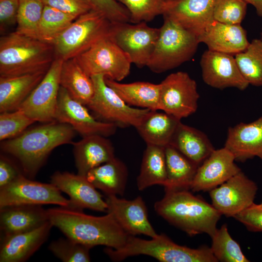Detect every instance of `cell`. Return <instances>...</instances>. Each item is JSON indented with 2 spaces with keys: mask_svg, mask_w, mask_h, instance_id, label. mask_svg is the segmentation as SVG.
<instances>
[{
  "mask_svg": "<svg viewBox=\"0 0 262 262\" xmlns=\"http://www.w3.org/2000/svg\"><path fill=\"white\" fill-rule=\"evenodd\" d=\"M46 72L0 76V112L17 110L41 82Z\"/></svg>",
  "mask_w": 262,
  "mask_h": 262,
  "instance_id": "cell-27",
  "label": "cell"
},
{
  "mask_svg": "<svg viewBox=\"0 0 262 262\" xmlns=\"http://www.w3.org/2000/svg\"><path fill=\"white\" fill-rule=\"evenodd\" d=\"M214 0H167L162 15L198 37L214 20Z\"/></svg>",
  "mask_w": 262,
  "mask_h": 262,
  "instance_id": "cell-19",
  "label": "cell"
},
{
  "mask_svg": "<svg viewBox=\"0 0 262 262\" xmlns=\"http://www.w3.org/2000/svg\"><path fill=\"white\" fill-rule=\"evenodd\" d=\"M104 252L113 261L140 255L153 257L162 262H217L211 247L192 248L179 245L164 233L150 240L129 235L125 244L118 249L107 247Z\"/></svg>",
  "mask_w": 262,
  "mask_h": 262,
  "instance_id": "cell-5",
  "label": "cell"
},
{
  "mask_svg": "<svg viewBox=\"0 0 262 262\" xmlns=\"http://www.w3.org/2000/svg\"><path fill=\"white\" fill-rule=\"evenodd\" d=\"M158 111L150 110L135 129L147 145L166 147L181 120Z\"/></svg>",
  "mask_w": 262,
  "mask_h": 262,
  "instance_id": "cell-30",
  "label": "cell"
},
{
  "mask_svg": "<svg viewBox=\"0 0 262 262\" xmlns=\"http://www.w3.org/2000/svg\"><path fill=\"white\" fill-rule=\"evenodd\" d=\"M93 10L99 12L111 22H129L130 14L116 0H87Z\"/></svg>",
  "mask_w": 262,
  "mask_h": 262,
  "instance_id": "cell-42",
  "label": "cell"
},
{
  "mask_svg": "<svg viewBox=\"0 0 262 262\" xmlns=\"http://www.w3.org/2000/svg\"><path fill=\"white\" fill-rule=\"evenodd\" d=\"M164 191V197L154 205L157 214L190 236L206 233L211 237L214 234L222 215L212 204L189 190Z\"/></svg>",
  "mask_w": 262,
  "mask_h": 262,
  "instance_id": "cell-3",
  "label": "cell"
},
{
  "mask_svg": "<svg viewBox=\"0 0 262 262\" xmlns=\"http://www.w3.org/2000/svg\"><path fill=\"white\" fill-rule=\"evenodd\" d=\"M52 227L49 220L34 229L2 236L0 247V262L26 261L47 240Z\"/></svg>",
  "mask_w": 262,
  "mask_h": 262,
  "instance_id": "cell-22",
  "label": "cell"
},
{
  "mask_svg": "<svg viewBox=\"0 0 262 262\" xmlns=\"http://www.w3.org/2000/svg\"><path fill=\"white\" fill-rule=\"evenodd\" d=\"M224 147L235 161L244 162L257 157L262 160V115L250 123H239L228 129Z\"/></svg>",
  "mask_w": 262,
  "mask_h": 262,
  "instance_id": "cell-21",
  "label": "cell"
},
{
  "mask_svg": "<svg viewBox=\"0 0 262 262\" xmlns=\"http://www.w3.org/2000/svg\"><path fill=\"white\" fill-rule=\"evenodd\" d=\"M160 28L150 27L147 22L134 24L112 22L111 37L139 68L147 66L154 49Z\"/></svg>",
  "mask_w": 262,
  "mask_h": 262,
  "instance_id": "cell-11",
  "label": "cell"
},
{
  "mask_svg": "<svg viewBox=\"0 0 262 262\" xmlns=\"http://www.w3.org/2000/svg\"><path fill=\"white\" fill-rule=\"evenodd\" d=\"M227 148L214 149L198 167L190 187L193 192L210 191L241 171Z\"/></svg>",
  "mask_w": 262,
  "mask_h": 262,
  "instance_id": "cell-18",
  "label": "cell"
},
{
  "mask_svg": "<svg viewBox=\"0 0 262 262\" xmlns=\"http://www.w3.org/2000/svg\"><path fill=\"white\" fill-rule=\"evenodd\" d=\"M104 77L101 74L91 77L94 94L86 106L103 122L113 124L117 128L132 126L135 128L150 110L128 105L106 83Z\"/></svg>",
  "mask_w": 262,
  "mask_h": 262,
  "instance_id": "cell-8",
  "label": "cell"
},
{
  "mask_svg": "<svg viewBox=\"0 0 262 262\" xmlns=\"http://www.w3.org/2000/svg\"><path fill=\"white\" fill-rule=\"evenodd\" d=\"M60 86L75 100L87 106L94 94L93 81L75 58L64 60L60 72Z\"/></svg>",
  "mask_w": 262,
  "mask_h": 262,
  "instance_id": "cell-31",
  "label": "cell"
},
{
  "mask_svg": "<svg viewBox=\"0 0 262 262\" xmlns=\"http://www.w3.org/2000/svg\"><path fill=\"white\" fill-rule=\"evenodd\" d=\"M22 173L16 166L3 155L0 158V188L16 180Z\"/></svg>",
  "mask_w": 262,
  "mask_h": 262,
  "instance_id": "cell-46",
  "label": "cell"
},
{
  "mask_svg": "<svg viewBox=\"0 0 262 262\" xmlns=\"http://www.w3.org/2000/svg\"><path fill=\"white\" fill-rule=\"evenodd\" d=\"M76 18L71 15L45 5L38 29L37 39L52 45Z\"/></svg>",
  "mask_w": 262,
  "mask_h": 262,
  "instance_id": "cell-35",
  "label": "cell"
},
{
  "mask_svg": "<svg viewBox=\"0 0 262 262\" xmlns=\"http://www.w3.org/2000/svg\"><path fill=\"white\" fill-rule=\"evenodd\" d=\"M49 221L47 210L41 205H20L0 208L2 236L34 229Z\"/></svg>",
  "mask_w": 262,
  "mask_h": 262,
  "instance_id": "cell-24",
  "label": "cell"
},
{
  "mask_svg": "<svg viewBox=\"0 0 262 262\" xmlns=\"http://www.w3.org/2000/svg\"><path fill=\"white\" fill-rule=\"evenodd\" d=\"M112 22L95 10L77 18L53 43L56 57L71 59L111 35Z\"/></svg>",
  "mask_w": 262,
  "mask_h": 262,
  "instance_id": "cell-7",
  "label": "cell"
},
{
  "mask_svg": "<svg viewBox=\"0 0 262 262\" xmlns=\"http://www.w3.org/2000/svg\"><path fill=\"white\" fill-rule=\"evenodd\" d=\"M256 183L242 171L209 191L212 205L221 215L234 217L254 202Z\"/></svg>",
  "mask_w": 262,
  "mask_h": 262,
  "instance_id": "cell-14",
  "label": "cell"
},
{
  "mask_svg": "<svg viewBox=\"0 0 262 262\" xmlns=\"http://www.w3.org/2000/svg\"><path fill=\"white\" fill-rule=\"evenodd\" d=\"M53 45L16 31L0 38V76L48 70L55 59Z\"/></svg>",
  "mask_w": 262,
  "mask_h": 262,
  "instance_id": "cell-4",
  "label": "cell"
},
{
  "mask_svg": "<svg viewBox=\"0 0 262 262\" xmlns=\"http://www.w3.org/2000/svg\"><path fill=\"white\" fill-rule=\"evenodd\" d=\"M199 43L195 34L164 17V23L147 66L156 73L174 69L190 60Z\"/></svg>",
  "mask_w": 262,
  "mask_h": 262,
  "instance_id": "cell-6",
  "label": "cell"
},
{
  "mask_svg": "<svg viewBox=\"0 0 262 262\" xmlns=\"http://www.w3.org/2000/svg\"><path fill=\"white\" fill-rule=\"evenodd\" d=\"M63 61L55 58L42 80L17 109L35 121L47 123L55 120Z\"/></svg>",
  "mask_w": 262,
  "mask_h": 262,
  "instance_id": "cell-13",
  "label": "cell"
},
{
  "mask_svg": "<svg viewBox=\"0 0 262 262\" xmlns=\"http://www.w3.org/2000/svg\"><path fill=\"white\" fill-rule=\"evenodd\" d=\"M247 5L244 0H214L213 20L228 24H241L246 15Z\"/></svg>",
  "mask_w": 262,
  "mask_h": 262,
  "instance_id": "cell-40",
  "label": "cell"
},
{
  "mask_svg": "<svg viewBox=\"0 0 262 262\" xmlns=\"http://www.w3.org/2000/svg\"><path fill=\"white\" fill-rule=\"evenodd\" d=\"M78 174L86 177L93 168L115 158V149L106 137L93 135L72 143Z\"/></svg>",
  "mask_w": 262,
  "mask_h": 262,
  "instance_id": "cell-25",
  "label": "cell"
},
{
  "mask_svg": "<svg viewBox=\"0 0 262 262\" xmlns=\"http://www.w3.org/2000/svg\"><path fill=\"white\" fill-rule=\"evenodd\" d=\"M51 183L68 195L69 208L107 212L105 200L86 177L67 172H56L51 177Z\"/></svg>",
  "mask_w": 262,
  "mask_h": 262,
  "instance_id": "cell-20",
  "label": "cell"
},
{
  "mask_svg": "<svg viewBox=\"0 0 262 262\" xmlns=\"http://www.w3.org/2000/svg\"><path fill=\"white\" fill-rule=\"evenodd\" d=\"M208 49L236 54L245 50L249 44L246 31L241 24H228L213 20L197 37Z\"/></svg>",
  "mask_w": 262,
  "mask_h": 262,
  "instance_id": "cell-23",
  "label": "cell"
},
{
  "mask_svg": "<svg viewBox=\"0 0 262 262\" xmlns=\"http://www.w3.org/2000/svg\"><path fill=\"white\" fill-rule=\"evenodd\" d=\"M24 131L3 141L1 150L19 162L24 175L34 178L50 152L56 147L72 142L75 131L68 124L56 120Z\"/></svg>",
  "mask_w": 262,
  "mask_h": 262,
  "instance_id": "cell-2",
  "label": "cell"
},
{
  "mask_svg": "<svg viewBox=\"0 0 262 262\" xmlns=\"http://www.w3.org/2000/svg\"><path fill=\"white\" fill-rule=\"evenodd\" d=\"M105 200L107 213L129 235L144 234L151 238L158 235L148 220L147 208L141 196L129 200L108 195Z\"/></svg>",
  "mask_w": 262,
  "mask_h": 262,
  "instance_id": "cell-17",
  "label": "cell"
},
{
  "mask_svg": "<svg viewBox=\"0 0 262 262\" xmlns=\"http://www.w3.org/2000/svg\"><path fill=\"white\" fill-rule=\"evenodd\" d=\"M200 65L204 82L212 87L219 89L234 87L244 90L249 85L231 54L206 50L201 56Z\"/></svg>",
  "mask_w": 262,
  "mask_h": 262,
  "instance_id": "cell-16",
  "label": "cell"
},
{
  "mask_svg": "<svg viewBox=\"0 0 262 262\" xmlns=\"http://www.w3.org/2000/svg\"><path fill=\"white\" fill-rule=\"evenodd\" d=\"M49 248L56 257L64 262L90 261L89 250L92 248L67 237L52 242Z\"/></svg>",
  "mask_w": 262,
  "mask_h": 262,
  "instance_id": "cell-39",
  "label": "cell"
},
{
  "mask_svg": "<svg viewBox=\"0 0 262 262\" xmlns=\"http://www.w3.org/2000/svg\"><path fill=\"white\" fill-rule=\"evenodd\" d=\"M55 120L69 125L82 137L99 135L105 137L115 133L117 126L92 116L85 107L73 99L62 87L59 90Z\"/></svg>",
  "mask_w": 262,
  "mask_h": 262,
  "instance_id": "cell-15",
  "label": "cell"
},
{
  "mask_svg": "<svg viewBox=\"0 0 262 262\" xmlns=\"http://www.w3.org/2000/svg\"><path fill=\"white\" fill-rule=\"evenodd\" d=\"M239 70L246 82L255 86H262V40L254 39L246 49L236 54Z\"/></svg>",
  "mask_w": 262,
  "mask_h": 262,
  "instance_id": "cell-34",
  "label": "cell"
},
{
  "mask_svg": "<svg viewBox=\"0 0 262 262\" xmlns=\"http://www.w3.org/2000/svg\"><path fill=\"white\" fill-rule=\"evenodd\" d=\"M45 5L56 8L78 18L93 10L87 0H42Z\"/></svg>",
  "mask_w": 262,
  "mask_h": 262,
  "instance_id": "cell-43",
  "label": "cell"
},
{
  "mask_svg": "<svg viewBox=\"0 0 262 262\" xmlns=\"http://www.w3.org/2000/svg\"><path fill=\"white\" fill-rule=\"evenodd\" d=\"M75 58L89 77L101 74L117 82L129 75L132 64L129 55L111 35L98 41Z\"/></svg>",
  "mask_w": 262,
  "mask_h": 262,
  "instance_id": "cell-9",
  "label": "cell"
},
{
  "mask_svg": "<svg viewBox=\"0 0 262 262\" xmlns=\"http://www.w3.org/2000/svg\"><path fill=\"white\" fill-rule=\"evenodd\" d=\"M169 145L198 166L215 149L203 132L181 121L177 126Z\"/></svg>",
  "mask_w": 262,
  "mask_h": 262,
  "instance_id": "cell-26",
  "label": "cell"
},
{
  "mask_svg": "<svg viewBox=\"0 0 262 262\" xmlns=\"http://www.w3.org/2000/svg\"><path fill=\"white\" fill-rule=\"evenodd\" d=\"M211 249L218 262H248L239 244L229 234L227 226L223 224L211 237Z\"/></svg>",
  "mask_w": 262,
  "mask_h": 262,
  "instance_id": "cell-36",
  "label": "cell"
},
{
  "mask_svg": "<svg viewBox=\"0 0 262 262\" xmlns=\"http://www.w3.org/2000/svg\"><path fill=\"white\" fill-rule=\"evenodd\" d=\"M104 80L106 83L128 105L150 110H160V83L146 82L122 83L106 77Z\"/></svg>",
  "mask_w": 262,
  "mask_h": 262,
  "instance_id": "cell-28",
  "label": "cell"
},
{
  "mask_svg": "<svg viewBox=\"0 0 262 262\" xmlns=\"http://www.w3.org/2000/svg\"><path fill=\"white\" fill-rule=\"evenodd\" d=\"M233 218L253 232H262V206L253 203Z\"/></svg>",
  "mask_w": 262,
  "mask_h": 262,
  "instance_id": "cell-44",
  "label": "cell"
},
{
  "mask_svg": "<svg viewBox=\"0 0 262 262\" xmlns=\"http://www.w3.org/2000/svg\"><path fill=\"white\" fill-rule=\"evenodd\" d=\"M129 12L130 22H149L163 15L167 0H116Z\"/></svg>",
  "mask_w": 262,
  "mask_h": 262,
  "instance_id": "cell-38",
  "label": "cell"
},
{
  "mask_svg": "<svg viewBox=\"0 0 262 262\" xmlns=\"http://www.w3.org/2000/svg\"><path fill=\"white\" fill-rule=\"evenodd\" d=\"M128 177L126 164L116 157L90 170L86 176L87 180L106 196H123Z\"/></svg>",
  "mask_w": 262,
  "mask_h": 262,
  "instance_id": "cell-29",
  "label": "cell"
},
{
  "mask_svg": "<svg viewBox=\"0 0 262 262\" xmlns=\"http://www.w3.org/2000/svg\"><path fill=\"white\" fill-rule=\"evenodd\" d=\"M19 0H0V30L16 25Z\"/></svg>",
  "mask_w": 262,
  "mask_h": 262,
  "instance_id": "cell-45",
  "label": "cell"
},
{
  "mask_svg": "<svg viewBox=\"0 0 262 262\" xmlns=\"http://www.w3.org/2000/svg\"><path fill=\"white\" fill-rule=\"evenodd\" d=\"M45 4L42 0H19L16 32L37 38Z\"/></svg>",
  "mask_w": 262,
  "mask_h": 262,
  "instance_id": "cell-37",
  "label": "cell"
},
{
  "mask_svg": "<svg viewBox=\"0 0 262 262\" xmlns=\"http://www.w3.org/2000/svg\"><path fill=\"white\" fill-rule=\"evenodd\" d=\"M261 39L262 40V31H261Z\"/></svg>",
  "mask_w": 262,
  "mask_h": 262,
  "instance_id": "cell-48",
  "label": "cell"
},
{
  "mask_svg": "<svg viewBox=\"0 0 262 262\" xmlns=\"http://www.w3.org/2000/svg\"><path fill=\"white\" fill-rule=\"evenodd\" d=\"M160 86V110L180 120L196 111L199 95L196 81L187 72L168 75Z\"/></svg>",
  "mask_w": 262,
  "mask_h": 262,
  "instance_id": "cell-10",
  "label": "cell"
},
{
  "mask_svg": "<svg viewBox=\"0 0 262 262\" xmlns=\"http://www.w3.org/2000/svg\"><path fill=\"white\" fill-rule=\"evenodd\" d=\"M35 122L19 109L0 113V140L3 141L20 135Z\"/></svg>",
  "mask_w": 262,
  "mask_h": 262,
  "instance_id": "cell-41",
  "label": "cell"
},
{
  "mask_svg": "<svg viewBox=\"0 0 262 262\" xmlns=\"http://www.w3.org/2000/svg\"><path fill=\"white\" fill-rule=\"evenodd\" d=\"M247 4L252 5L257 15L262 18V0H244Z\"/></svg>",
  "mask_w": 262,
  "mask_h": 262,
  "instance_id": "cell-47",
  "label": "cell"
},
{
  "mask_svg": "<svg viewBox=\"0 0 262 262\" xmlns=\"http://www.w3.org/2000/svg\"><path fill=\"white\" fill-rule=\"evenodd\" d=\"M55 204L69 207L70 201L52 183L36 181L24 174L0 188V208L20 205Z\"/></svg>",
  "mask_w": 262,
  "mask_h": 262,
  "instance_id": "cell-12",
  "label": "cell"
},
{
  "mask_svg": "<svg viewBox=\"0 0 262 262\" xmlns=\"http://www.w3.org/2000/svg\"><path fill=\"white\" fill-rule=\"evenodd\" d=\"M165 147L147 145L140 173L137 178V186L139 191L154 185H165L166 181Z\"/></svg>",
  "mask_w": 262,
  "mask_h": 262,
  "instance_id": "cell-33",
  "label": "cell"
},
{
  "mask_svg": "<svg viewBox=\"0 0 262 262\" xmlns=\"http://www.w3.org/2000/svg\"><path fill=\"white\" fill-rule=\"evenodd\" d=\"M166 181L164 189L190 190L199 166L173 147H165Z\"/></svg>",
  "mask_w": 262,
  "mask_h": 262,
  "instance_id": "cell-32",
  "label": "cell"
},
{
  "mask_svg": "<svg viewBox=\"0 0 262 262\" xmlns=\"http://www.w3.org/2000/svg\"><path fill=\"white\" fill-rule=\"evenodd\" d=\"M262 206V202L261 204H260Z\"/></svg>",
  "mask_w": 262,
  "mask_h": 262,
  "instance_id": "cell-49",
  "label": "cell"
},
{
  "mask_svg": "<svg viewBox=\"0 0 262 262\" xmlns=\"http://www.w3.org/2000/svg\"><path fill=\"white\" fill-rule=\"evenodd\" d=\"M47 212L53 226L66 237L91 248L102 245L118 249L125 244L129 235L109 213L95 216L82 210L62 206Z\"/></svg>",
  "mask_w": 262,
  "mask_h": 262,
  "instance_id": "cell-1",
  "label": "cell"
}]
</instances>
